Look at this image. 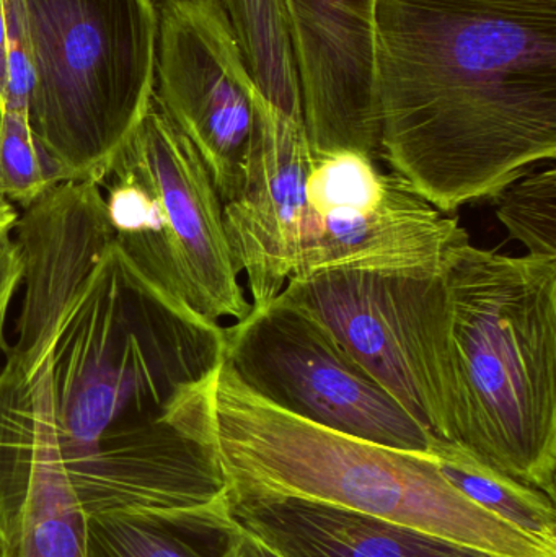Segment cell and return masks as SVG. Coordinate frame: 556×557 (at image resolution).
<instances>
[{"instance_id": "obj_17", "label": "cell", "mask_w": 556, "mask_h": 557, "mask_svg": "<svg viewBox=\"0 0 556 557\" xmlns=\"http://www.w3.org/2000/svg\"><path fill=\"white\" fill-rule=\"evenodd\" d=\"M457 491L503 522L556 549L555 497L490 467L449 442H434L428 451Z\"/></svg>"}, {"instance_id": "obj_24", "label": "cell", "mask_w": 556, "mask_h": 557, "mask_svg": "<svg viewBox=\"0 0 556 557\" xmlns=\"http://www.w3.org/2000/svg\"><path fill=\"white\" fill-rule=\"evenodd\" d=\"M464 2L479 3L490 9L509 10V12L556 15V0H464Z\"/></svg>"}, {"instance_id": "obj_8", "label": "cell", "mask_w": 556, "mask_h": 557, "mask_svg": "<svg viewBox=\"0 0 556 557\" xmlns=\"http://www.w3.org/2000/svg\"><path fill=\"white\" fill-rule=\"evenodd\" d=\"M224 331V362L289 414L395 450L428 454L437 441L322 321L280 295Z\"/></svg>"}, {"instance_id": "obj_4", "label": "cell", "mask_w": 556, "mask_h": 557, "mask_svg": "<svg viewBox=\"0 0 556 557\" xmlns=\"http://www.w3.org/2000/svg\"><path fill=\"white\" fill-rule=\"evenodd\" d=\"M225 331L111 242L65 305L48 357L65 467L124 425L163 418L224 360Z\"/></svg>"}, {"instance_id": "obj_19", "label": "cell", "mask_w": 556, "mask_h": 557, "mask_svg": "<svg viewBox=\"0 0 556 557\" xmlns=\"http://www.w3.org/2000/svg\"><path fill=\"white\" fill-rule=\"evenodd\" d=\"M496 215L528 255L556 260V170L519 176L495 196Z\"/></svg>"}, {"instance_id": "obj_10", "label": "cell", "mask_w": 556, "mask_h": 557, "mask_svg": "<svg viewBox=\"0 0 556 557\" xmlns=\"http://www.w3.org/2000/svg\"><path fill=\"white\" fill-rule=\"evenodd\" d=\"M312 240L294 277L332 270L440 273L449 248L469 235L407 180L375 163L335 180L312 206Z\"/></svg>"}, {"instance_id": "obj_16", "label": "cell", "mask_w": 556, "mask_h": 557, "mask_svg": "<svg viewBox=\"0 0 556 557\" xmlns=\"http://www.w3.org/2000/svg\"><path fill=\"white\" fill-rule=\"evenodd\" d=\"M258 94L302 121V91L286 0H219Z\"/></svg>"}, {"instance_id": "obj_26", "label": "cell", "mask_w": 556, "mask_h": 557, "mask_svg": "<svg viewBox=\"0 0 556 557\" xmlns=\"http://www.w3.org/2000/svg\"><path fill=\"white\" fill-rule=\"evenodd\" d=\"M18 215L15 206L0 195V238L13 235V228H15L16 221H18Z\"/></svg>"}, {"instance_id": "obj_12", "label": "cell", "mask_w": 556, "mask_h": 557, "mask_svg": "<svg viewBox=\"0 0 556 557\" xmlns=\"http://www.w3.org/2000/svg\"><path fill=\"white\" fill-rule=\"evenodd\" d=\"M257 133L240 195L224 206L232 261L245 273L251 308L277 297L296 276L312 238L307 178L313 156L302 121L255 95Z\"/></svg>"}, {"instance_id": "obj_3", "label": "cell", "mask_w": 556, "mask_h": 557, "mask_svg": "<svg viewBox=\"0 0 556 557\" xmlns=\"http://www.w3.org/2000/svg\"><path fill=\"white\" fill-rule=\"evenodd\" d=\"M457 385L453 438L556 496V260L470 244L443 261Z\"/></svg>"}, {"instance_id": "obj_23", "label": "cell", "mask_w": 556, "mask_h": 557, "mask_svg": "<svg viewBox=\"0 0 556 557\" xmlns=\"http://www.w3.org/2000/svg\"><path fill=\"white\" fill-rule=\"evenodd\" d=\"M221 545L215 557H286L235 519L222 533Z\"/></svg>"}, {"instance_id": "obj_21", "label": "cell", "mask_w": 556, "mask_h": 557, "mask_svg": "<svg viewBox=\"0 0 556 557\" xmlns=\"http://www.w3.org/2000/svg\"><path fill=\"white\" fill-rule=\"evenodd\" d=\"M7 20V61H9V84L3 95L2 110L28 113L33 74L28 45L23 33L18 7L15 0H3Z\"/></svg>"}, {"instance_id": "obj_25", "label": "cell", "mask_w": 556, "mask_h": 557, "mask_svg": "<svg viewBox=\"0 0 556 557\" xmlns=\"http://www.w3.org/2000/svg\"><path fill=\"white\" fill-rule=\"evenodd\" d=\"M9 84V61H7V20L3 0H0V101Z\"/></svg>"}, {"instance_id": "obj_27", "label": "cell", "mask_w": 556, "mask_h": 557, "mask_svg": "<svg viewBox=\"0 0 556 557\" xmlns=\"http://www.w3.org/2000/svg\"><path fill=\"white\" fill-rule=\"evenodd\" d=\"M0 117H2V101H0Z\"/></svg>"}, {"instance_id": "obj_13", "label": "cell", "mask_w": 556, "mask_h": 557, "mask_svg": "<svg viewBox=\"0 0 556 557\" xmlns=\"http://www.w3.org/2000/svg\"><path fill=\"white\" fill-rule=\"evenodd\" d=\"M312 156L381 157L374 41L378 0H286Z\"/></svg>"}, {"instance_id": "obj_7", "label": "cell", "mask_w": 556, "mask_h": 557, "mask_svg": "<svg viewBox=\"0 0 556 557\" xmlns=\"http://www.w3.org/2000/svg\"><path fill=\"white\" fill-rule=\"evenodd\" d=\"M280 297L322 321L420 424L450 442L457 385L443 271H319L289 278Z\"/></svg>"}, {"instance_id": "obj_6", "label": "cell", "mask_w": 556, "mask_h": 557, "mask_svg": "<svg viewBox=\"0 0 556 557\" xmlns=\"http://www.w3.org/2000/svg\"><path fill=\"white\" fill-rule=\"evenodd\" d=\"M114 242L157 285L208 320H244L224 205L188 137L156 95L100 182Z\"/></svg>"}, {"instance_id": "obj_14", "label": "cell", "mask_w": 556, "mask_h": 557, "mask_svg": "<svg viewBox=\"0 0 556 557\" xmlns=\"http://www.w3.org/2000/svg\"><path fill=\"white\" fill-rule=\"evenodd\" d=\"M13 234L25 288L2 369L32 380L48 360L69 298L114 237L103 191L91 182L55 186L23 209Z\"/></svg>"}, {"instance_id": "obj_9", "label": "cell", "mask_w": 556, "mask_h": 557, "mask_svg": "<svg viewBox=\"0 0 556 557\" xmlns=\"http://www.w3.org/2000/svg\"><path fill=\"white\" fill-rule=\"evenodd\" d=\"M156 9L153 95L228 205L247 178L257 88L219 0H156Z\"/></svg>"}, {"instance_id": "obj_2", "label": "cell", "mask_w": 556, "mask_h": 557, "mask_svg": "<svg viewBox=\"0 0 556 557\" xmlns=\"http://www.w3.org/2000/svg\"><path fill=\"white\" fill-rule=\"evenodd\" d=\"M163 418L211 460L228 504L297 499L378 517L493 557L556 549L457 491L430 454L330 431L264 401L222 360L176 396Z\"/></svg>"}, {"instance_id": "obj_20", "label": "cell", "mask_w": 556, "mask_h": 557, "mask_svg": "<svg viewBox=\"0 0 556 557\" xmlns=\"http://www.w3.org/2000/svg\"><path fill=\"white\" fill-rule=\"evenodd\" d=\"M58 165L35 139L28 113L2 110L0 117V195L29 208L61 185Z\"/></svg>"}, {"instance_id": "obj_22", "label": "cell", "mask_w": 556, "mask_h": 557, "mask_svg": "<svg viewBox=\"0 0 556 557\" xmlns=\"http://www.w3.org/2000/svg\"><path fill=\"white\" fill-rule=\"evenodd\" d=\"M23 263L18 245L10 237L0 238V350L5 347V321L10 304L22 285Z\"/></svg>"}, {"instance_id": "obj_11", "label": "cell", "mask_w": 556, "mask_h": 557, "mask_svg": "<svg viewBox=\"0 0 556 557\" xmlns=\"http://www.w3.org/2000/svg\"><path fill=\"white\" fill-rule=\"evenodd\" d=\"M0 557H87V516L65 468L48 360L0 370Z\"/></svg>"}, {"instance_id": "obj_15", "label": "cell", "mask_w": 556, "mask_h": 557, "mask_svg": "<svg viewBox=\"0 0 556 557\" xmlns=\"http://www.w3.org/2000/svg\"><path fill=\"white\" fill-rule=\"evenodd\" d=\"M232 517L286 557H493L378 517L297 499L228 504Z\"/></svg>"}, {"instance_id": "obj_5", "label": "cell", "mask_w": 556, "mask_h": 557, "mask_svg": "<svg viewBox=\"0 0 556 557\" xmlns=\"http://www.w3.org/2000/svg\"><path fill=\"white\" fill-rule=\"evenodd\" d=\"M32 62L28 121L62 182L100 185L156 77V0H15Z\"/></svg>"}, {"instance_id": "obj_1", "label": "cell", "mask_w": 556, "mask_h": 557, "mask_svg": "<svg viewBox=\"0 0 556 557\" xmlns=\"http://www.w3.org/2000/svg\"><path fill=\"white\" fill-rule=\"evenodd\" d=\"M381 159L444 214L556 157V15L378 0Z\"/></svg>"}, {"instance_id": "obj_18", "label": "cell", "mask_w": 556, "mask_h": 557, "mask_svg": "<svg viewBox=\"0 0 556 557\" xmlns=\"http://www.w3.org/2000/svg\"><path fill=\"white\" fill-rule=\"evenodd\" d=\"M195 536L156 517L98 513L87 517V557H209Z\"/></svg>"}]
</instances>
